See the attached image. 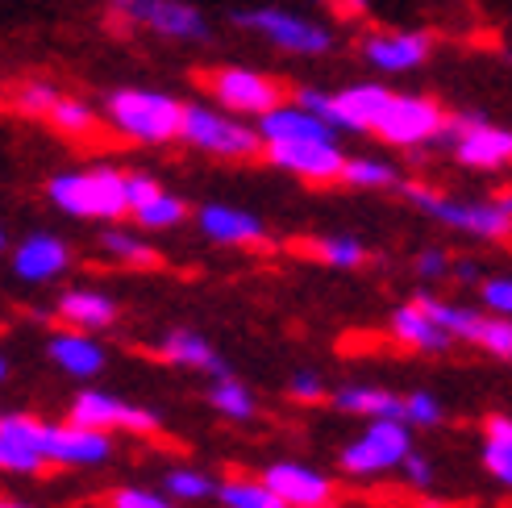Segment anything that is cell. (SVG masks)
I'll use <instances>...</instances> for the list:
<instances>
[{
  "label": "cell",
  "instance_id": "cell-29",
  "mask_svg": "<svg viewBox=\"0 0 512 508\" xmlns=\"http://www.w3.org/2000/svg\"><path fill=\"white\" fill-rule=\"evenodd\" d=\"M338 180L350 184V188H396L400 175H396L392 163H383V159H342Z\"/></svg>",
  "mask_w": 512,
  "mask_h": 508
},
{
  "label": "cell",
  "instance_id": "cell-46",
  "mask_svg": "<svg viewBox=\"0 0 512 508\" xmlns=\"http://www.w3.org/2000/svg\"><path fill=\"white\" fill-rule=\"evenodd\" d=\"M450 271H454L458 279H467V284H471V279H479V267H475L471 259H458V263H450Z\"/></svg>",
  "mask_w": 512,
  "mask_h": 508
},
{
  "label": "cell",
  "instance_id": "cell-34",
  "mask_svg": "<svg viewBox=\"0 0 512 508\" xmlns=\"http://www.w3.org/2000/svg\"><path fill=\"white\" fill-rule=\"evenodd\" d=\"M55 96H59V88H50L42 80H30V84H21L13 92V109L25 113V117H46V109L55 105Z\"/></svg>",
  "mask_w": 512,
  "mask_h": 508
},
{
  "label": "cell",
  "instance_id": "cell-3",
  "mask_svg": "<svg viewBox=\"0 0 512 508\" xmlns=\"http://www.w3.org/2000/svg\"><path fill=\"white\" fill-rule=\"evenodd\" d=\"M404 196L413 200L421 213H429L433 221L450 225V230H463V234H475V238H508V225H512V205L508 196L504 200H479V205H467V200H450L433 188H421V184H404Z\"/></svg>",
  "mask_w": 512,
  "mask_h": 508
},
{
  "label": "cell",
  "instance_id": "cell-8",
  "mask_svg": "<svg viewBox=\"0 0 512 508\" xmlns=\"http://www.w3.org/2000/svg\"><path fill=\"white\" fill-rule=\"evenodd\" d=\"M442 134L454 142V155L463 167H475V171H496L508 163L512 155V134L492 125L488 117L479 113H458V117H446Z\"/></svg>",
  "mask_w": 512,
  "mask_h": 508
},
{
  "label": "cell",
  "instance_id": "cell-39",
  "mask_svg": "<svg viewBox=\"0 0 512 508\" xmlns=\"http://www.w3.org/2000/svg\"><path fill=\"white\" fill-rule=\"evenodd\" d=\"M113 508H175V504L150 488H121L113 492Z\"/></svg>",
  "mask_w": 512,
  "mask_h": 508
},
{
  "label": "cell",
  "instance_id": "cell-36",
  "mask_svg": "<svg viewBox=\"0 0 512 508\" xmlns=\"http://www.w3.org/2000/svg\"><path fill=\"white\" fill-rule=\"evenodd\" d=\"M479 300H483V309H488V313L508 317V309H512V279L508 275L483 279V284H479Z\"/></svg>",
  "mask_w": 512,
  "mask_h": 508
},
{
  "label": "cell",
  "instance_id": "cell-6",
  "mask_svg": "<svg viewBox=\"0 0 512 508\" xmlns=\"http://www.w3.org/2000/svg\"><path fill=\"white\" fill-rule=\"evenodd\" d=\"M442 125H446V113H442L438 100L388 92L379 117L371 121V134H379L388 146H408L413 150V146H425L433 138H442Z\"/></svg>",
  "mask_w": 512,
  "mask_h": 508
},
{
  "label": "cell",
  "instance_id": "cell-13",
  "mask_svg": "<svg viewBox=\"0 0 512 508\" xmlns=\"http://www.w3.org/2000/svg\"><path fill=\"white\" fill-rule=\"evenodd\" d=\"M263 484L284 500V508H321L334 500V479L304 463H271L263 471Z\"/></svg>",
  "mask_w": 512,
  "mask_h": 508
},
{
  "label": "cell",
  "instance_id": "cell-10",
  "mask_svg": "<svg viewBox=\"0 0 512 508\" xmlns=\"http://www.w3.org/2000/svg\"><path fill=\"white\" fill-rule=\"evenodd\" d=\"M38 454L42 463H59V467H96L109 463L113 438L100 434L88 425H38Z\"/></svg>",
  "mask_w": 512,
  "mask_h": 508
},
{
  "label": "cell",
  "instance_id": "cell-20",
  "mask_svg": "<svg viewBox=\"0 0 512 508\" xmlns=\"http://www.w3.org/2000/svg\"><path fill=\"white\" fill-rule=\"evenodd\" d=\"M392 334L404 342V346H413V350H425V354H442V350H450V334L446 329L433 321L421 304H400V309L392 313Z\"/></svg>",
  "mask_w": 512,
  "mask_h": 508
},
{
  "label": "cell",
  "instance_id": "cell-4",
  "mask_svg": "<svg viewBox=\"0 0 512 508\" xmlns=\"http://www.w3.org/2000/svg\"><path fill=\"white\" fill-rule=\"evenodd\" d=\"M196 84L209 88V96L221 109L238 113V117H263L267 109L284 105V84L271 80L263 71L250 67H213V71H196Z\"/></svg>",
  "mask_w": 512,
  "mask_h": 508
},
{
  "label": "cell",
  "instance_id": "cell-37",
  "mask_svg": "<svg viewBox=\"0 0 512 508\" xmlns=\"http://www.w3.org/2000/svg\"><path fill=\"white\" fill-rule=\"evenodd\" d=\"M42 467V454L38 450H25L17 442H9L5 434H0V471H21V475H30Z\"/></svg>",
  "mask_w": 512,
  "mask_h": 508
},
{
  "label": "cell",
  "instance_id": "cell-43",
  "mask_svg": "<svg viewBox=\"0 0 512 508\" xmlns=\"http://www.w3.org/2000/svg\"><path fill=\"white\" fill-rule=\"evenodd\" d=\"M417 275H421V279H442V275H450V254H446V250H421V254H417Z\"/></svg>",
  "mask_w": 512,
  "mask_h": 508
},
{
  "label": "cell",
  "instance_id": "cell-11",
  "mask_svg": "<svg viewBox=\"0 0 512 508\" xmlns=\"http://www.w3.org/2000/svg\"><path fill=\"white\" fill-rule=\"evenodd\" d=\"M71 421L75 425H88L100 429V434H113V429H130V434H155L159 417L150 409H138V404L109 396V392H80L71 400Z\"/></svg>",
  "mask_w": 512,
  "mask_h": 508
},
{
  "label": "cell",
  "instance_id": "cell-33",
  "mask_svg": "<svg viewBox=\"0 0 512 508\" xmlns=\"http://www.w3.org/2000/svg\"><path fill=\"white\" fill-rule=\"evenodd\" d=\"M313 250H317L321 263L342 267V271H350V267H358V263L367 259V246L358 242V238H346V234H342V238H321Z\"/></svg>",
  "mask_w": 512,
  "mask_h": 508
},
{
  "label": "cell",
  "instance_id": "cell-50",
  "mask_svg": "<svg viewBox=\"0 0 512 508\" xmlns=\"http://www.w3.org/2000/svg\"><path fill=\"white\" fill-rule=\"evenodd\" d=\"M321 508H325V504H321Z\"/></svg>",
  "mask_w": 512,
  "mask_h": 508
},
{
  "label": "cell",
  "instance_id": "cell-48",
  "mask_svg": "<svg viewBox=\"0 0 512 508\" xmlns=\"http://www.w3.org/2000/svg\"><path fill=\"white\" fill-rule=\"evenodd\" d=\"M5 375H9V363H5V359H0V379H5Z\"/></svg>",
  "mask_w": 512,
  "mask_h": 508
},
{
  "label": "cell",
  "instance_id": "cell-1",
  "mask_svg": "<svg viewBox=\"0 0 512 508\" xmlns=\"http://www.w3.org/2000/svg\"><path fill=\"white\" fill-rule=\"evenodd\" d=\"M105 117L109 125L130 138V142H171L179 138V117H184V105L167 92H150V88H117L105 100Z\"/></svg>",
  "mask_w": 512,
  "mask_h": 508
},
{
  "label": "cell",
  "instance_id": "cell-49",
  "mask_svg": "<svg viewBox=\"0 0 512 508\" xmlns=\"http://www.w3.org/2000/svg\"><path fill=\"white\" fill-rule=\"evenodd\" d=\"M0 250H5V230H0Z\"/></svg>",
  "mask_w": 512,
  "mask_h": 508
},
{
  "label": "cell",
  "instance_id": "cell-25",
  "mask_svg": "<svg viewBox=\"0 0 512 508\" xmlns=\"http://www.w3.org/2000/svg\"><path fill=\"white\" fill-rule=\"evenodd\" d=\"M46 121L55 125V130L63 134V138H92L96 130H100V117L84 105V100H75V96H55V105L46 109Z\"/></svg>",
  "mask_w": 512,
  "mask_h": 508
},
{
  "label": "cell",
  "instance_id": "cell-18",
  "mask_svg": "<svg viewBox=\"0 0 512 508\" xmlns=\"http://www.w3.org/2000/svg\"><path fill=\"white\" fill-rule=\"evenodd\" d=\"M259 138L263 142H325L334 138V130L300 105H275L259 117Z\"/></svg>",
  "mask_w": 512,
  "mask_h": 508
},
{
  "label": "cell",
  "instance_id": "cell-28",
  "mask_svg": "<svg viewBox=\"0 0 512 508\" xmlns=\"http://www.w3.org/2000/svg\"><path fill=\"white\" fill-rule=\"evenodd\" d=\"M225 508H284V500H279L263 479L254 484V479H229V484H217L213 492Z\"/></svg>",
  "mask_w": 512,
  "mask_h": 508
},
{
  "label": "cell",
  "instance_id": "cell-30",
  "mask_svg": "<svg viewBox=\"0 0 512 508\" xmlns=\"http://www.w3.org/2000/svg\"><path fill=\"white\" fill-rule=\"evenodd\" d=\"M134 217H138V225H146V230H171V225H179L188 217V205L179 196H171V192H155L146 200V205H138V209H130Z\"/></svg>",
  "mask_w": 512,
  "mask_h": 508
},
{
  "label": "cell",
  "instance_id": "cell-45",
  "mask_svg": "<svg viewBox=\"0 0 512 508\" xmlns=\"http://www.w3.org/2000/svg\"><path fill=\"white\" fill-rule=\"evenodd\" d=\"M329 13H334L338 21H354V17H363L367 13V0H325Z\"/></svg>",
  "mask_w": 512,
  "mask_h": 508
},
{
  "label": "cell",
  "instance_id": "cell-7",
  "mask_svg": "<svg viewBox=\"0 0 512 508\" xmlns=\"http://www.w3.org/2000/svg\"><path fill=\"white\" fill-rule=\"evenodd\" d=\"M413 446V425L400 421V417H371L367 421V434L354 438L342 450V467L350 475H383L392 471L404 450Z\"/></svg>",
  "mask_w": 512,
  "mask_h": 508
},
{
  "label": "cell",
  "instance_id": "cell-38",
  "mask_svg": "<svg viewBox=\"0 0 512 508\" xmlns=\"http://www.w3.org/2000/svg\"><path fill=\"white\" fill-rule=\"evenodd\" d=\"M404 421H408V425H438V421H442L438 396H429V392L404 396Z\"/></svg>",
  "mask_w": 512,
  "mask_h": 508
},
{
  "label": "cell",
  "instance_id": "cell-14",
  "mask_svg": "<svg viewBox=\"0 0 512 508\" xmlns=\"http://www.w3.org/2000/svg\"><path fill=\"white\" fill-rule=\"evenodd\" d=\"M433 38L425 30H388V34H367L363 55L379 71H413L429 59Z\"/></svg>",
  "mask_w": 512,
  "mask_h": 508
},
{
  "label": "cell",
  "instance_id": "cell-47",
  "mask_svg": "<svg viewBox=\"0 0 512 508\" xmlns=\"http://www.w3.org/2000/svg\"><path fill=\"white\" fill-rule=\"evenodd\" d=\"M0 508H30V504H17V500H0Z\"/></svg>",
  "mask_w": 512,
  "mask_h": 508
},
{
  "label": "cell",
  "instance_id": "cell-19",
  "mask_svg": "<svg viewBox=\"0 0 512 508\" xmlns=\"http://www.w3.org/2000/svg\"><path fill=\"white\" fill-rule=\"evenodd\" d=\"M142 25L163 34V38H179V42H204L209 38V17H204L200 9H192V5H184V0H155Z\"/></svg>",
  "mask_w": 512,
  "mask_h": 508
},
{
  "label": "cell",
  "instance_id": "cell-32",
  "mask_svg": "<svg viewBox=\"0 0 512 508\" xmlns=\"http://www.w3.org/2000/svg\"><path fill=\"white\" fill-rule=\"evenodd\" d=\"M163 488L171 500H209L217 492V479L204 475V471H188V467H175L163 475Z\"/></svg>",
  "mask_w": 512,
  "mask_h": 508
},
{
  "label": "cell",
  "instance_id": "cell-23",
  "mask_svg": "<svg viewBox=\"0 0 512 508\" xmlns=\"http://www.w3.org/2000/svg\"><path fill=\"white\" fill-rule=\"evenodd\" d=\"M334 404L342 413H358V417H400L404 421V400L383 392V388H363V384H346L334 392Z\"/></svg>",
  "mask_w": 512,
  "mask_h": 508
},
{
  "label": "cell",
  "instance_id": "cell-12",
  "mask_svg": "<svg viewBox=\"0 0 512 508\" xmlns=\"http://www.w3.org/2000/svg\"><path fill=\"white\" fill-rule=\"evenodd\" d=\"M267 159L275 167H284L292 175L309 184H334L338 171H342V150H338V138H325V142H263Z\"/></svg>",
  "mask_w": 512,
  "mask_h": 508
},
{
  "label": "cell",
  "instance_id": "cell-17",
  "mask_svg": "<svg viewBox=\"0 0 512 508\" xmlns=\"http://www.w3.org/2000/svg\"><path fill=\"white\" fill-rule=\"evenodd\" d=\"M46 354H50V363L67 371L71 379H92L105 371V346L92 334H84V329H63V334H55L46 342Z\"/></svg>",
  "mask_w": 512,
  "mask_h": 508
},
{
  "label": "cell",
  "instance_id": "cell-35",
  "mask_svg": "<svg viewBox=\"0 0 512 508\" xmlns=\"http://www.w3.org/2000/svg\"><path fill=\"white\" fill-rule=\"evenodd\" d=\"M475 346L496 354V359H508V354H512V325H508V317H496V313L483 317L479 334H475Z\"/></svg>",
  "mask_w": 512,
  "mask_h": 508
},
{
  "label": "cell",
  "instance_id": "cell-31",
  "mask_svg": "<svg viewBox=\"0 0 512 508\" xmlns=\"http://www.w3.org/2000/svg\"><path fill=\"white\" fill-rule=\"evenodd\" d=\"M100 246H105L113 259L130 263V267H155L159 263V250L155 246H146L138 234H125V230H109L105 238H100Z\"/></svg>",
  "mask_w": 512,
  "mask_h": 508
},
{
  "label": "cell",
  "instance_id": "cell-5",
  "mask_svg": "<svg viewBox=\"0 0 512 508\" xmlns=\"http://www.w3.org/2000/svg\"><path fill=\"white\" fill-rule=\"evenodd\" d=\"M179 138L209 150V155L221 159H254L263 155V138L259 130H250L238 117H225L209 105H184V117H179Z\"/></svg>",
  "mask_w": 512,
  "mask_h": 508
},
{
  "label": "cell",
  "instance_id": "cell-44",
  "mask_svg": "<svg viewBox=\"0 0 512 508\" xmlns=\"http://www.w3.org/2000/svg\"><path fill=\"white\" fill-rule=\"evenodd\" d=\"M292 396L296 400H325V384H321V375H313V371H296L292 375Z\"/></svg>",
  "mask_w": 512,
  "mask_h": 508
},
{
  "label": "cell",
  "instance_id": "cell-16",
  "mask_svg": "<svg viewBox=\"0 0 512 508\" xmlns=\"http://www.w3.org/2000/svg\"><path fill=\"white\" fill-rule=\"evenodd\" d=\"M196 225H200L204 238H213L221 246H254V242L267 238L263 221L246 209H234V205H204L196 213Z\"/></svg>",
  "mask_w": 512,
  "mask_h": 508
},
{
  "label": "cell",
  "instance_id": "cell-9",
  "mask_svg": "<svg viewBox=\"0 0 512 508\" xmlns=\"http://www.w3.org/2000/svg\"><path fill=\"white\" fill-rule=\"evenodd\" d=\"M234 25L271 38L279 50H288V55H325V50L334 46V34H329L325 25L304 21L284 9H242V13H234Z\"/></svg>",
  "mask_w": 512,
  "mask_h": 508
},
{
  "label": "cell",
  "instance_id": "cell-22",
  "mask_svg": "<svg viewBox=\"0 0 512 508\" xmlns=\"http://www.w3.org/2000/svg\"><path fill=\"white\" fill-rule=\"evenodd\" d=\"M59 317H63L71 329H84V334H92V329H105V325L117 321V304H113L105 292L71 288V292H63V300H59Z\"/></svg>",
  "mask_w": 512,
  "mask_h": 508
},
{
  "label": "cell",
  "instance_id": "cell-15",
  "mask_svg": "<svg viewBox=\"0 0 512 508\" xmlns=\"http://www.w3.org/2000/svg\"><path fill=\"white\" fill-rule=\"evenodd\" d=\"M67 267H71V250L55 234H30L13 250V271L25 284H50V279L63 275Z\"/></svg>",
  "mask_w": 512,
  "mask_h": 508
},
{
  "label": "cell",
  "instance_id": "cell-21",
  "mask_svg": "<svg viewBox=\"0 0 512 508\" xmlns=\"http://www.w3.org/2000/svg\"><path fill=\"white\" fill-rule=\"evenodd\" d=\"M163 359H167V363H175V367L209 371L213 379H221V375H234V371H229V363H225L221 354L209 346V338L192 334V329H171V334L163 338Z\"/></svg>",
  "mask_w": 512,
  "mask_h": 508
},
{
  "label": "cell",
  "instance_id": "cell-41",
  "mask_svg": "<svg viewBox=\"0 0 512 508\" xmlns=\"http://www.w3.org/2000/svg\"><path fill=\"white\" fill-rule=\"evenodd\" d=\"M155 0H109V21L113 25H142Z\"/></svg>",
  "mask_w": 512,
  "mask_h": 508
},
{
  "label": "cell",
  "instance_id": "cell-24",
  "mask_svg": "<svg viewBox=\"0 0 512 508\" xmlns=\"http://www.w3.org/2000/svg\"><path fill=\"white\" fill-rule=\"evenodd\" d=\"M483 467L496 484H512V421L508 413H492L488 417V438H483Z\"/></svg>",
  "mask_w": 512,
  "mask_h": 508
},
{
  "label": "cell",
  "instance_id": "cell-27",
  "mask_svg": "<svg viewBox=\"0 0 512 508\" xmlns=\"http://www.w3.org/2000/svg\"><path fill=\"white\" fill-rule=\"evenodd\" d=\"M209 404L221 417H229V421H250L254 417V396H250V388L242 384V379H234V375H221L217 384L209 388Z\"/></svg>",
  "mask_w": 512,
  "mask_h": 508
},
{
  "label": "cell",
  "instance_id": "cell-2",
  "mask_svg": "<svg viewBox=\"0 0 512 508\" xmlns=\"http://www.w3.org/2000/svg\"><path fill=\"white\" fill-rule=\"evenodd\" d=\"M50 200L84 221H113L125 209V175L113 167H88V171H63L50 180Z\"/></svg>",
  "mask_w": 512,
  "mask_h": 508
},
{
  "label": "cell",
  "instance_id": "cell-40",
  "mask_svg": "<svg viewBox=\"0 0 512 508\" xmlns=\"http://www.w3.org/2000/svg\"><path fill=\"white\" fill-rule=\"evenodd\" d=\"M396 467L404 471V479H408V484H413V488H429V484H433V463L425 459V454H417L413 446L404 450V459H400Z\"/></svg>",
  "mask_w": 512,
  "mask_h": 508
},
{
  "label": "cell",
  "instance_id": "cell-42",
  "mask_svg": "<svg viewBox=\"0 0 512 508\" xmlns=\"http://www.w3.org/2000/svg\"><path fill=\"white\" fill-rule=\"evenodd\" d=\"M155 192H159V180H150V175H125V209L146 205Z\"/></svg>",
  "mask_w": 512,
  "mask_h": 508
},
{
  "label": "cell",
  "instance_id": "cell-26",
  "mask_svg": "<svg viewBox=\"0 0 512 508\" xmlns=\"http://www.w3.org/2000/svg\"><path fill=\"white\" fill-rule=\"evenodd\" d=\"M413 304H421V309L438 321L450 338H467V342H475V334H479V325H483V317L479 313H471V309H463V304H446V300H438V296H429V292H421Z\"/></svg>",
  "mask_w": 512,
  "mask_h": 508
}]
</instances>
